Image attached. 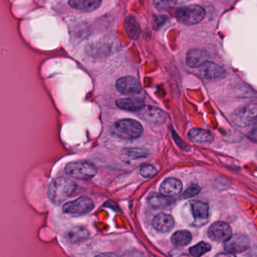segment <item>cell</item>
Listing matches in <instances>:
<instances>
[{"instance_id":"25","label":"cell","mask_w":257,"mask_h":257,"mask_svg":"<svg viewBox=\"0 0 257 257\" xmlns=\"http://www.w3.org/2000/svg\"><path fill=\"white\" fill-rule=\"evenodd\" d=\"M140 173L145 178H151L157 174V170L153 165H145L141 167Z\"/></svg>"},{"instance_id":"4","label":"cell","mask_w":257,"mask_h":257,"mask_svg":"<svg viewBox=\"0 0 257 257\" xmlns=\"http://www.w3.org/2000/svg\"><path fill=\"white\" fill-rule=\"evenodd\" d=\"M205 10L200 6L192 5L176 10L175 17L180 23L190 26L201 22L205 17Z\"/></svg>"},{"instance_id":"14","label":"cell","mask_w":257,"mask_h":257,"mask_svg":"<svg viewBox=\"0 0 257 257\" xmlns=\"http://www.w3.org/2000/svg\"><path fill=\"white\" fill-rule=\"evenodd\" d=\"M153 225L158 231L168 232L174 227V219L171 215L159 213L153 219Z\"/></svg>"},{"instance_id":"1","label":"cell","mask_w":257,"mask_h":257,"mask_svg":"<svg viewBox=\"0 0 257 257\" xmlns=\"http://www.w3.org/2000/svg\"><path fill=\"white\" fill-rule=\"evenodd\" d=\"M77 189V184L71 179L64 177L54 179L49 186L48 195L55 205H60L70 198Z\"/></svg>"},{"instance_id":"12","label":"cell","mask_w":257,"mask_h":257,"mask_svg":"<svg viewBox=\"0 0 257 257\" xmlns=\"http://www.w3.org/2000/svg\"><path fill=\"white\" fill-rule=\"evenodd\" d=\"M89 231L84 226L72 227L69 228L64 234L66 240L71 243H78L85 241L89 237Z\"/></svg>"},{"instance_id":"22","label":"cell","mask_w":257,"mask_h":257,"mask_svg":"<svg viewBox=\"0 0 257 257\" xmlns=\"http://www.w3.org/2000/svg\"><path fill=\"white\" fill-rule=\"evenodd\" d=\"M173 199L162 194H153L148 198V204L153 207H162L172 204Z\"/></svg>"},{"instance_id":"9","label":"cell","mask_w":257,"mask_h":257,"mask_svg":"<svg viewBox=\"0 0 257 257\" xmlns=\"http://www.w3.org/2000/svg\"><path fill=\"white\" fill-rule=\"evenodd\" d=\"M116 89L124 95H135L142 91L139 81L133 76H124L116 82Z\"/></svg>"},{"instance_id":"6","label":"cell","mask_w":257,"mask_h":257,"mask_svg":"<svg viewBox=\"0 0 257 257\" xmlns=\"http://www.w3.org/2000/svg\"><path fill=\"white\" fill-rule=\"evenodd\" d=\"M257 106L255 103L246 105L236 109L232 114V121L240 127L250 124L256 118Z\"/></svg>"},{"instance_id":"26","label":"cell","mask_w":257,"mask_h":257,"mask_svg":"<svg viewBox=\"0 0 257 257\" xmlns=\"http://www.w3.org/2000/svg\"><path fill=\"white\" fill-rule=\"evenodd\" d=\"M199 192V186H198V185H192V186H189V187L183 192L182 197H183V198H191V197L195 196V195H198Z\"/></svg>"},{"instance_id":"16","label":"cell","mask_w":257,"mask_h":257,"mask_svg":"<svg viewBox=\"0 0 257 257\" xmlns=\"http://www.w3.org/2000/svg\"><path fill=\"white\" fill-rule=\"evenodd\" d=\"M207 54L199 49H191L186 55V64L189 67L195 68L207 61Z\"/></svg>"},{"instance_id":"15","label":"cell","mask_w":257,"mask_h":257,"mask_svg":"<svg viewBox=\"0 0 257 257\" xmlns=\"http://www.w3.org/2000/svg\"><path fill=\"white\" fill-rule=\"evenodd\" d=\"M68 4L74 10L91 13L101 6L102 0H69Z\"/></svg>"},{"instance_id":"11","label":"cell","mask_w":257,"mask_h":257,"mask_svg":"<svg viewBox=\"0 0 257 257\" xmlns=\"http://www.w3.org/2000/svg\"><path fill=\"white\" fill-rule=\"evenodd\" d=\"M231 234V227L224 222H215L208 230V236L213 241L225 242Z\"/></svg>"},{"instance_id":"24","label":"cell","mask_w":257,"mask_h":257,"mask_svg":"<svg viewBox=\"0 0 257 257\" xmlns=\"http://www.w3.org/2000/svg\"><path fill=\"white\" fill-rule=\"evenodd\" d=\"M211 249V246L206 242H200L189 249V252L193 256H201Z\"/></svg>"},{"instance_id":"3","label":"cell","mask_w":257,"mask_h":257,"mask_svg":"<svg viewBox=\"0 0 257 257\" xmlns=\"http://www.w3.org/2000/svg\"><path fill=\"white\" fill-rule=\"evenodd\" d=\"M65 172L70 177L77 180H89L97 174V168L85 161H74L66 165Z\"/></svg>"},{"instance_id":"20","label":"cell","mask_w":257,"mask_h":257,"mask_svg":"<svg viewBox=\"0 0 257 257\" xmlns=\"http://www.w3.org/2000/svg\"><path fill=\"white\" fill-rule=\"evenodd\" d=\"M192 213L197 219H205L208 217L209 207L206 203L201 201H192L190 202Z\"/></svg>"},{"instance_id":"5","label":"cell","mask_w":257,"mask_h":257,"mask_svg":"<svg viewBox=\"0 0 257 257\" xmlns=\"http://www.w3.org/2000/svg\"><path fill=\"white\" fill-rule=\"evenodd\" d=\"M94 204L91 198L82 196L73 201H69L63 206V211L73 216H83L94 209Z\"/></svg>"},{"instance_id":"23","label":"cell","mask_w":257,"mask_h":257,"mask_svg":"<svg viewBox=\"0 0 257 257\" xmlns=\"http://www.w3.org/2000/svg\"><path fill=\"white\" fill-rule=\"evenodd\" d=\"M121 156H124L128 160H132V159H138L146 157L148 155L145 150H141V149L127 148L123 150V151L121 152Z\"/></svg>"},{"instance_id":"21","label":"cell","mask_w":257,"mask_h":257,"mask_svg":"<svg viewBox=\"0 0 257 257\" xmlns=\"http://www.w3.org/2000/svg\"><path fill=\"white\" fill-rule=\"evenodd\" d=\"M191 240H192V235L189 231L186 230L176 231L171 237V242L173 244L177 246H186L190 243Z\"/></svg>"},{"instance_id":"18","label":"cell","mask_w":257,"mask_h":257,"mask_svg":"<svg viewBox=\"0 0 257 257\" xmlns=\"http://www.w3.org/2000/svg\"><path fill=\"white\" fill-rule=\"evenodd\" d=\"M116 105L118 108L123 110L138 112L144 106V103L141 99L129 97V98L120 99L117 100Z\"/></svg>"},{"instance_id":"27","label":"cell","mask_w":257,"mask_h":257,"mask_svg":"<svg viewBox=\"0 0 257 257\" xmlns=\"http://www.w3.org/2000/svg\"><path fill=\"white\" fill-rule=\"evenodd\" d=\"M168 20V17L164 16H155L154 20V28L156 30H159L161 27L165 25V22Z\"/></svg>"},{"instance_id":"8","label":"cell","mask_w":257,"mask_h":257,"mask_svg":"<svg viewBox=\"0 0 257 257\" xmlns=\"http://www.w3.org/2000/svg\"><path fill=\"white\" fill-rule=\"evenodd\" d=\"M197 70L198 74L201 78L207 80L222 79L226 75V72L222 67L208 61H206L199 67H197Z\"/></svg>"},{"instance_id":"10","label":"cell","mask_w":257,"mask_h":257,"mask_svg":"<svg viewBox=\"0 0 257 257\" xmlns=\"http://www.w3.org/2000/svg\"><path fill=\"white\" fill-rule=\"evenodd\" d=\"M224 249L230 253H239L243 252L249 248V241L247 237L243 234H236L224 242Z\"/></svg>"},{"instance_id":"7","label":"cell","mask_w":257,"mask_h":257,"mask_svg":"<svg viewBox=\"0 0 257 257\" xmlns=\"http://www.w3.org/2000/svg\"><path fill=\"white\" fill-rule=\"evenodd\" d=\"M138 116L153 124H162L166 121L167 114L159 108L144 106L138 111Z\"/></svg>"},{"instance_id":"13","label":"cell","mask_w":257,"mask_h":257,"mask_svg":"<svg viewBox=\"0 0 257 257\" xmlns=\"http://www.w3.org/2000/svg\"><path fill=\"white\" fill-rule=\"evenodd\" d=\"M183 189V184L180 180L176 178H168L164 180L161 184L160 192L166 196H174L178 195Z\"/></svg>"},{"instance_id":"17","label":"cell","mask_w":257,"mask_h":257,"mask_svg":"<svg viewBox=\"0 0 257 257\" xmlns=\"http://www.w3.org/2000/svg\"><path fill=\"white\" fill-rule=\"evenodd\" d=\"M189 137L192 142L199 145L210 144L213 140L210 132L201 128H192L189 132Z\"/></svg>"},{"instance_id":"19","label":"cell","mask_w":257,"mask_h":257,"mask_svg":"<svg viewBox=\"0 0 257 257\" xmlns=\"http://www.w3.org/2000/svg\"><path fill=\"white\" fill-rule=\"evenodd\" d=\"M124 28L129 37L134 40H138L141 36V28L138 21L134 16H129L124 20Z\"/></svg>"},{"instance_id":"2","label":"cell","mask_w":257,"mask_h":257,"mask_svg":"<svg viewBox=\"0 0 257 257\" xmlns=\"http://www.w3.org/2000/svg\"><path fill=\"white\" fill-rule=\"evenodd\" d=\"M112 132L115 136L121 139L134 140L142 135L143 127L135 120L122 119L113 124Z\"/></svg>"}]
</instances>
